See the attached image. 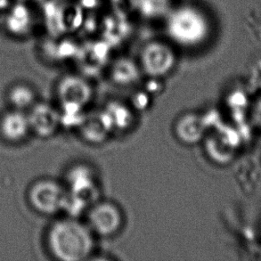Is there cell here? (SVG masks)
<instances>
[{
	"label": "cell",
	"instance_id": "obj_1",
	"mask_svg": "<svg viewBox=\"0 0 261 261\" xmlns=\"http://www.w3.org/2000/svg\"><path fill=\"white\" fill-rule=\"evenodd\" d=\"M95 239L85 221L71 216L53 223L47 233L51 253L62 261L89 259L95 252Z\"/></svg>",
	"mask_w": 261,
	"mask_h": 261
},
{
	"label": "cell",
	"instance_id": "obj_2",
	"mask_svg": "<svg viewBox=\"0 0 261 261\" xmlns=\"http://www.w3.org/2000/svg\"><path fill=\"white\" fill-rule=\"evenodd\" d=\"M165 27L169 39L186 48L201 46L210 34L208 16L194 4L172 7L167 14Z\"/></svg>",
	"mask_w": 261,
	"mask_h": 261
},
{
	"label": "cell",
	"instance_id": "obj_3",
	"mask_svg": "<svg viewBox=\"0 0 261 261\" xmlns=\"http://www.w3.org/2000/svg\"><path fill=\"white\" fill-rule=\"evenodd\" d=\"M176 61L173 46L165 41L154 40L143 46L138 62L145 76L162 80L173 71Z\"/></svg>",
	"mask_w": 261,
	"mask_h": 261
},
{
	"label": "cell",
	"instance_id": "obj_4",
	"mask_svg": "<svg viewBox=\"0 0 261 261\" xmlns=\"http://www.w3.org/2000/svg\"><path fill=\"white\" fill-rule=\"evenodd\" d=\"M85 213V222L96 237H114L123 227L125 221L123 212L113 201L98 200Z\"/></svg>",
	"mask_w": 261,
	"mask_h": 261
},
{
	"label": "cell",
	"instance_id": "obj_5",
	"mask_svg": "<svg viewBox=\"0 0 261 261\" xmlns=\"http://www.w3.org/2000/svg\"><path fill=\"white\" fill-rule=\"evenodd\" d=\"M29 200L37 212L45 215H56L64 211L67 189L56 180L41 179L32 185Z\"/></svg>",
	"mask_w": 261,
	"mask_h": 261
},
{
	"label": "cell",
	"instance_id": "obj_6",
	"mask_svg": "<svg viewBox=\"0 0 261 261\" xmlns=\"http://www.w3.org/2000/svg\"><path fill=\"white\" fill-rule=\"evenodd\" d=\"M57 95L62 106L61 112L83 113L93 99L94 89L81 75H67L57 86Z\"/></svg>",
	"mask_w": 261,
	"mask_h": 261
},
{
	"label": "cell",
	"instance_id": "obj_7",
	"mask_svg": "<svg viewBox=\"0 0 261 261\" xmlns=\"http://www.w3.org/2000/svg\"><path fill=\"white\" fill-rule=\"evenodd\" d=\"M28 117L31 129L41 138L52 137L62 126L60 111L45 102L32 106Z\"/></svg>",
	"mask_w": 261,
	"mask_h": 261
},
{
	"label": "cell",
	"instance_id": "obj_8",
	"mask_svg": "<svg viewBox=\"0 0 261 261\" xmlns=\"http://www.w3.org/2000/svg\"><path fill=\"white\" fill-rule=\"evenodd\" d=\"M205 133V120L199 113H184L175 122L174 134L184 145H197L203 140Z\"/></svg>",
	"mask_w": 261,
	"mask_h": 261
},
{
	"label": "cell",
	"instance_id": "obj_9",
	"mask_svg": "<svg viewBox=\"0 0 261 261\" xmlns=\"http://www.w3.org/2000/svg\"><path fill=\"white\" fill-rule=\"evenodd\" d=\"M79 131L84 141L93 145L102 144L113 135V131L102 111L83 114L78 124Z\"/></svg>",
	"mask_w": 261,
	"mask_h": 261
},
{
	"label": "cell",
	"instance_id": "obj_10",
	"mask_svg": "<svg viewBox=\"0 0 261 261\" xmlns=\"http://www.w3.org/2000/svg\"><path fill=\"white\" fill-rule=\"evenodd\" d=\"M106 117L113 134L116 132L123 133L128 130L135 122L134 108L127 103L113 101L101 110Z\"/></svg>",
	"mask_w": 261,
	"mask_h": 261
},
{
	"label": "cell",
	"instance_id": "obj_11",
	"mask_svg": "<svg viewBox=\"0 0 261 261\" xmlns=\"http://www.w3.org/2000/svg\"><path fill=\"white\" fill-rule=\"evenodd\" d=\"M138 62L121 57L115 61L110 69V78L112 82L120 87H132L137 85L141 81L143 76Z\"/></svg>",
	"mask_w": 261,
	"mask_h": 261
},
{
	"label": "cell",
	"instance_id": "obj_12",
	"mask_svg": "<svg viewBox=\"0 0 261 261\" xmlns=\"http://www.w3.org/2000/svg\"><path fill=\"white\" fill-rule=\"evenodd\" d=\"M30 130L29 117L20 110L6 113L0 121V132L8 141H21Z\"/></svg>",
	"mask_w": 261,
	"mask_h": 261
},
{
	"label": "cell",
	"instance_id": "obj_13",
	"mask_svg": "<svg viewBox=\"0 0 261 261\" xmlns=\"http://www.w3.org/2000/svg\"><path fill=\"white\" fill-rule=\"evenodd\" d=\"M133 5L142 16L149 19L166 16L173 7L172 0H133Z\"/></svg>",
	"mask_w": 261,
	"mask_h": 261
},
{
	"label": "cell",
	"instance_id": "obj_14",
	"mask_svg": "<svg viewBox=\"0 0 261 261\" xmlns=\"http://www.w3.org/2000/svg\"><path fill=\"white\" fill-rule=\"evenodd\" d=\"M9 101L17 110H23L34 106V92L27 86H15L9 93Z\"/></svg>",
	"mask_w": 261,
	"mask_h": 261
},
{
	"label": "cell",
	"instance_id": "obj_15",
	"mask_svg": "<svg viewBox=\"0 0 261 261\" xmlns=\"http://www.w3.org/2000/svg\"><path fill=\"white\" fill-rule=\"evenodd\" d=\"M253 119L256 124L261 128V99L256 103L253 110Z\"/></svg>",
	"mask_w": 261,
	"mask_h": 261
}]
</instances>
